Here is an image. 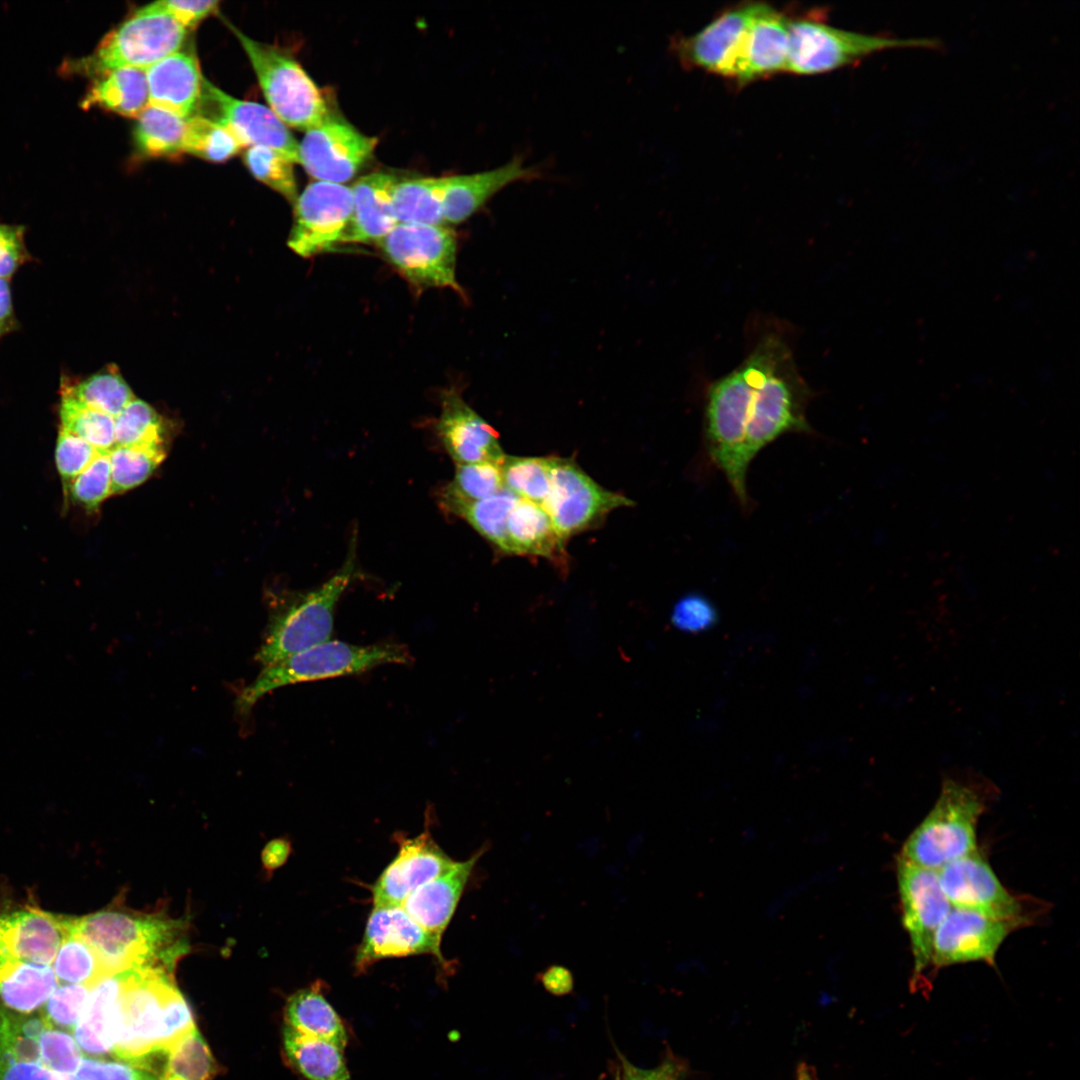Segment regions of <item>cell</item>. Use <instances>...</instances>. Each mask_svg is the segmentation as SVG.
I'll use <instances>...</instances> for the list:
<instances>
[{"label":"cell","mask_w":1080,"mask_h":1080,"mask_svg":"<svg viewBox=\"0 0 1080 1080\" xmlns=\"http://www.w3.org/2000/svg\"><path fill=\"white\" fill-rule=\"evenodd\" d=\"M810 398L791 345L776 332L762 336L736 369L710 385L708 451L735 495L746 493L748 466L762 448L788 432L810 433Z\"/></svg>","instance_id":"obj_1"},{"label":"cell","mask_w":1080,"mask_h":1080,"mask_svg":"<svg viewBox=\"0 0 1080 1080\" xmlns=\"http://www.w3.org/2000/svg\"><path fill=\"white\" fill-rule=\"evenodd\" d=\"M241 148L236 138L219 124L200 115L187 119L183 153L208 161L224 162L235 156Z\"/></svg>","instance_id":"obj_45"},{"label":"cell","mask_w":1080,"mask_h":1080,"mask_svg":"<svg viewBox=\"0 0 1080 1080\" xmlns=\"http://www.w3.org/2000/svg\"><path fill=\"white\" fill-rule=\"evenodd\" d=\"M896 877L903 926L913 956V984L932 967L934 937L952 906L945 896L936 870L898 856Z\"/></svg>","instance_id":"obj_13"},{"label":"cell","mask_w":1080,"mask_h":1080,"mask_svg":"<svg viewBox=\"0 0 1080 1080\" xmlns=\"http://www.w3.org/2000/svg\"><path fill=\"white\" fill-rule=\"evenodd\" d=\"M291 849V844L286 839L280 838L270 841L262 852L263 866L268 871L279 868L287 861Z\"/></svg>","instance_id":"obj_57"},{"label":"cell","mask_w":1080,"mask_h":1080,"mask_svg":"<svg viewBox=\"0 0 1080 1080\" xmlns=\"http://www.w3.org/2000/svg\"><path fill=\"white\" fill-rule=\"evenodd\" d=\"M166 457V448L115 445L109 451L111 495L124 493L145 482Z\"/></svg>","instance_id":"obj_42"},{"label":"cell","mask_w":1080,"mask_h":1080,"mask_svg":"<svg viewBox=\"0 0 1080 1080\" xmlns=\"http://www.w3.org/2000/svg\"><path fill=\"white\" fill-rule=\"evenodd\" d=\"M616 1080H622L620 1074H617Z\"/></svg>","instance_id":"obj_60"},{"label":"cell","mask_w":1080,"mask_h":1080,"mask_svg":"<svg viewBox=\"0 0 1080 1080\" xmlns=\"http://www.w3.org/2000/svg\"><path fill=\"white\" fill-rule=\"evenodd\" d=\"M1019 927L1013 921L952 907L935 934L932 967L967 962L993 965L1001 944Z\"/></svg>","instance_id":"obj_18"},{"label":"cell","mask_w":1080,"mask_h":1080,"mask_svg":"<svg viewBox=\"0 0 1080 1080\" xmlns=\"http://www.w3.org/2000/svg\"><path fill=\"white\" fill-rule=\"evenodd\" d=\"M504 488L501 464L493 461L457 464L454 478L442 493V503L457 515L465 505Z\"/></svg>","instance_id":"obj_37"},{"label":"cell","mask_w":1080,"mask_h":1080,"mask_svg":"<svg viewBox=\"0 0 1080 1080\" xmlns=\"http://www.w3.org/2000/svg\"><path fill=\"white\" fill-rule=\"evenodd\" d=\"M378 139L367 136L333 112L305 131L299 163L315 181L344 184L372 157Z\"/></svg>","instance_id":"obj_15"},{"label":"cell","mask_w":1080,"mask_h":1080,"mask_svg":"<svg viewBox=\"0 0 1080 1080\" xmlns=\"http://www.w3.org/2000/svg\"><path fill=\"white\" fill-rule=\"evenodd\" d=\"M16 327L11 289L7 279L0 278V338Z\"/></svg>","instance_id":"obj_58"},{"label":"cell","mask_w":1080,"mask_h":1080,"mask_svg":"<svg viewBox=\"0 0 1080 1080\" xmlns=\"http://www.w3.org/2000/svg\"><path fill=\"white\" fill-rule=\"evenodd\" d=\"M195 115L224 127L242 147L266 146L292 163H299V143L270 108L236 99L205 78Z\"/></svg>","instance_id":"obj_16"},{"label":"cell","mask_w":1080,"mask_h":1080,"mask_svg":"<svg viewBox=\"0 0 1080 1080\" xmlns=\"http://www.w3.org/2000/svg\"><path fill=\"white\" fill-rule=\"evenodd\" d=\"M187 119L148 106L137 118L134 131L138 151L148 157H168L183 153Z\"/></svg>","instance_id":"obj_36"},{"label":"cell","mask_w":1080,"mask_h":1080,"mask_svg":"<svg viewBox=\"0 0 1080 1080\" xmlns=\"http://www.w3.org/2000/svg\"><path fill=\"white\" fill-rule=\"evenodd\" d=\"M542 177L541 170L528 165L521 156L505 164L471 174L448 176L443 202L445 224H459L475 214L494 195L518 182H530Z\"/></svg>","instance_id":"obj_25"},{"label":"cell","mask_w":1080,"mask_h":1080,"mask_svg":"<svg viewBox=\"0 0 1080 1080\" xmlns=\"http://www.w3.org/2000/svg\"><path fill=\"white\" fill-rule=\"evenodd\" d=\"M789 20L766 3L751 20L739 49L733 78L746 84L778 72H786Z\"/></svg>","instance_id":"obj_24"},{"label":"cell","mask_w":1080,"mask_h":1080,"mask_svg":"<svg viewBox=\"0 0 1080 1080\" xmlns=\"http://www.w3.org/2000/svg\"><path fill=\"white\" fill-rule=\"evenodd\" d=\"M797 1080H814L809 1068L805 1064H801L797 1070Z\"/></svg>","instance_id":"obj_59"},{"label":"cell","mask_w":1080,"mask_h":1080,"mask_svg":"<svg viewBox=\"0 0 1080 1080\" xmlns=\"http://www.w3.org/2000/svg\"><path fill=\"white\" fill-rule=\"evenodd\" d=\"M941 888L954 908L1013 921L1022 927L1029 921L1023 903L1000 882L977 851L958 858L938 871Z\"/></svg>","instance_id":"obj_17"},{"label":"cell","mask_w":1080,"mask_h":1080,"mask_svg":"<svg viewBox=\"0 0 1080 1080\" xmlns=\"http://www.w3.org/2000/svg\"><path fill=\"white\" fill-rule=\"evenodd\" d=\"M448 177H420L398 181L392 204L398 223L446 225L443 202Z\"/></svg>","instance_id":"obj_35"},{"label":"cell","mask_w":1080,"mask_h":1080,"mask_svg":"<svg viewBox=\"0 0 1080 1080\" xmlns=\"http://www.w3.org/2000/svg\"><path fill=\"white\" fill-rule=\"evenodd\" d=\"M503 486L521 499L543 505L550 491V457L505 455Z\"/></svg>","instance_id":"obj_41"},{"label":"cell","mask_w":1080,"mask_h":1080,"mask_svg":"<svg viewBox=\"0 0 1080 1080\" xmlns=\"http://www.w3.org/2000/svg\"><path fill=\"white\" fill-rule=\"evenodd\" d=\"M835 873L834 868H825L800 882L786 887L769 901L765 909V914L769 918L778 917L791 905V903L807 891H810L814 887L831 883L835 877Z\"/></svg>","instance_id":"obj_54"},{"label":"cell","mask_w":1080,"mask_h":1080,"mask_svg":"<svg viewBox=\"0 0 1080 1080\" xmlns=\"http://www.w3.org/2000/svg\"><path fill=\"white\" fill-rule=\"evenodd\" d=\"M550 481L542 507L563 540L592 527L612 510L633 505L596 483L572 459L550 457Z\"/></svg>","instance_id":"obj_12"},{"label":"cell","mask_w":1080,"mask_h":1080,"mask_svg":"<svg viewBox=\"0 0 1080 1080\" xmlns=\"http://www.w3.org/2000/svg\"><path fill=\"white\" fill-rule=\"evenodd\" d=\"M283 1042L290 1063L307 1080H351L343 1048L338 1045L300 1034L287 1026Z\"/></svg>","instance_id":"obj_34"},{"label":"cell","mask_w":1080,"mask_h":1080,"mask_svg":"<svg viewBox=\"0 0 1080 1080\" xmlns=\"http://www.w3.org/2000/svg\"><path fill=\"white\" fill-rule=\"evenodd\" d=\"M114 420L115 445L165 448L161 417L148 403L135 398Z\"/></svg>","instance_id":"obj_43"},{"label":"cell","mask_w":1080,"mask_h":1080,"mask_svg":"<svg viewBox=\"0 0 1080 1080\" xmlns=\"http://www.w3.org/2000/svg\"><path fill=\"white\" fill-rule=\"evenodd\" d=\"M398 853L371 887L374 906H402L418 887L454 862L435 842L428 825L413 838L398 835Z\"/></svg>","instance_id":"obj_21"},{"label":"cell","mask_w":1080,"mask_h":1080,"mask_svg":"<svg viewBox=\"0 0 1080 1080\" xmlns=\"http://www.w3.org/2000/svg\"><path fill=\"white\" fill-rule=\"evenodd\" d=\"M99 452L76 435L59 429L55 460L64 489L90 465Z\"/></svg>","instance_id":"obj_50"},{"label":"cell","mask_w":1080,"mask_h":1080,"mask_svg":"<svg viewBox=\"0 0 1080 1080\" xmlns=\"http://www.w3.org/2000/svg\"><path fill=\"white\" fill-rule=\"evenodd\" d=\"M149 106L144 68L126 67L94 78L81 101V107L101 109L128 118H138Z\"/></svg>","instance_id":"obj_31"},{"label":"cell","mask_w":1080,"mask_h":1080,"mask_svg":"<svg viewBox=\"0 0 1080 1080\" xmlns=\"http://www.w3.org/2000/svg\"><path fill=\"white\" fill-rule=\"evenodd\" d=\"M318 981L294 993L287 1001V1027L314 1038L346 1046L348 1037L342 1020L323 995Z\"/></svg>","instance_id":"obj_33"},{"label":"cell","mask_w":1080,"mask_h":1080,"mask_svg":"<svg viewBox=\"0 0 1080 1080\" xmlns=\"http://www.w3.org/2000/svg\"><path fill=\"white\" fill-rule=\"evenodd\" d=\"M59 416L61 429L76 435L96 450L110 451L115 446L114 417L62 394Z\"/></svg>","instance_id":"obj_40"},{"label":"cell","mask_w":1080,"mask_h":1080,"mask_svg":"<svg viewBox=\"0 0 1080 1080\" xmlns=\"http://www.w3.org/2000/svg\"><path fill=\"white\" fill-rule=\"evenodd\" d=\"M188 30L161 13L134 15L107 33L95 50L63 64V71L99 77L126 68H148L179 51Z\"/></svg>","instance_id":"obj_9"},{"label":"cell","mask_w":1080,"mask_h":1080,"mask_svg":"<svg viewBox=\"0 0 1080 1080\" xmlns=\"http://www.w3.org/2000/svg\"><path fill=\"white\" fill-rule=\"evenodd\" d=\"M71 499L88 511L96 510L111 496V466L109 451L99 452L90 465L65 489Z\"/></svg>","instance_id":"obj_48"},{"label":"cell","mask_w":1080,"mask_h":1080,"mask_svg":"<svg viewBox=\"0 0 1080 1080\" xmlns=\"http://www.w3.org/2000/svg\"><path fill=\"white\" fill-rule=\"evenodd\" d=\"M679 1069L672 1062H665L653 1069H642L627 1062L623 1065L622 1080H678Z\"/></svg>","instance_id":"obj_55"},{"label":"cell","mask_w":1080,"mask_h":1080,"mask_svg":"<svg viewBox=\"0 0 1080 1080\" xmlns=\"http://www.w3.org/2000/svg\"><path fill=\"white\" fill-rule=\"evenodd\" d=\"M230 28L250 60L270 109L286 126L306 131L332 113L322 92L293 56Z\"/></svg>","instance_id":"obj_8"},{"label":"cell","mask_w":1080,"mask_h":1080,"mask_svg":"<svg viewBox=\"0 0 1080 1080\" xmlns=\"http://www.w3.org/2000/svg\"><path fill=\"white\" fill-rule=\"evenodd\" d=\"M411 661L409 650L399 643L364 646L327 640L264 666L256 679L237 696L235 710L240 716H248L262 697L286 685L360 674L382 665L409 664Z\"/></svg>","instance_id":"obj_6"},{"label":"cell","mask_w":1080,"mask_h":1080,"mask_svg":"<svg viewBox=\"0 0 1080 1080\" xmlns=\"http://www.w3.org/2000/svg\"><path fill=\"white\" fill-rule=\"evenodd\" d=\"M68 929L93 949L105 975L147 966L171 972L186 951L183 923L161 913L103 910L68 919Z\"/></svg>","instance_id":"obj_4"},{"label":"cell","mask_w":1080,"mask_h":1080,"mask_svg":"<svg viewBox=\"0 0 1080 1080\" xmlns=\"http://www.w3.org/2000/svg\"><path fill=\"white\" fill-rule=\"evenodd\" d=\"M507 534L510 554L559 559L564 553L565 540L545 509L534 502L517 500L508 518Z\"/></svg>","instance_id":"obj_32"},{"label":"cell","mask_w":1080,"mask_h":1080,"mask_svg":"<svg viewBox=\"0 0 1080 1080\" xmlns=\"http://www.w3.org/2000/svg\"><path fill=\"white\" fill-rule=\"evenodd\" d=\"M518 499L513 492L503 488L492 496L465 505L457 515L499 550L510 554L507 522Z\"/></svg>","instance_id":"obj_39"},{"label":"cell","mask_w":1080,"mask_h":1080,"mask_svg":"<svg viewBox=\"0 0 1080 1080\" xmlns=\"http://www.w3.org/2000/svg\"><path fill=\"white\" fill-rule=\"evenodd\" d=\"M145 70L150 106L184 119L196 114L204 78L194 54L179 50Z\"/></svg>","instance_id":"obj_27"},{"label":"cell","mask_w":1080,"mask_h":1080,"mask_svg":"<svg viewBox=\"0 0 1080 1080\" xmlns=\"http://www.w3.org/2000/svg\"><path fill=\"white\" fill-rule=\"evenodd\" d=\"M429 954L447 965L441 942L414 921L402 906H374L355 954V968L365 971L377 961Z\"/></svg>","instance_id":"obj_19"},{"label":"cell","mask_w":1080,"mask_h":1080,"mask_svg":"<svg viewBox=\"0 0 1080 1080\" xmlns=\"http://www.w3.org/2000/svg\"><path fill=\"white\" fill-rule=\"evenodd\" d=\"M761 3L730 8L697 33L673 40L672 49L680 63L733 78L739 49Z\"/></svg>","instance_id":"obj_20"},{"label":"cell","mask_w":1080,"mask_h":1080,"mask_svg":"<svg viewBox=\"0 0 1080 1080\" xmlns=\"http://www.w3.org/2000/svg\"><path fill=\"white\" fill-rule=\"evenodd\" d=\"M934 38H898L839 29L812 19L789 20L786 72L813 75L834 71L894 48H937Z\"/></svg>","instance_id":"obj_10"},{"label":"cell","mask_w":1080,"mask_h":1080,"mask_svg":"<svg viewBox=\"0 0 1080 1080\" xmlns=\"http://www.w3.org/2000/svg\"><path fill=\"white\" fill-rule=\"evenodd\" d=\"M294 205L288 246L296 254L311 257L345 243L353 211L351 187L313 181L298 195Z\"/></svg>","instance_id":"obj_14"},{"label":"cell","mask_w":1080,"mask_h":1080,"mask_svg":"<svg viewBox=\"0 0 1080 1080\" xmlns=\"http://www.w3.org/2000/svg\"><path fill=\"white\" fill-rule=\"evenodd\" d=\"M487 850L481 847L464 861H454L443 873L418 887L402 907L421 927L441 942L476 863Z\"/></svg>","instance_id":"obj_26"},{"label":"cell","mask_w":1080,"mask_h":1080,"mask_svg":"<svg viewBox=\"0 0 1080 1080\" xmlns=\"http://www.w3.org/2000/svg\"><path fill=\"white\" fill-rule=\"evenodd\" d=\"M719 614L714 603L698 592L682 596L673 606L672 624L682 632L699 633L717 624Z\"/></svg>","instance_id":"obj_49"},{"label":"cell","mask_w":1080,"mask_h":1080,"mask_svg":"<svg viewBox=\"0 0 1080 1080\" xmlns=\"http://www.w3.org/2000/svg\"><path fill=\"white\" fill-rule=\"evenodd\" d=\"M53 970L56 977L66 984H81L90 988L106 976L93 949L70 932L57 951Z\"/></svg>","instance_id":"obj_46"},{"label":"cell","mask_w":1080,"mask_h":1080,"mask_svg":"<svg viewBox=\"0 0 1080 1080\" xmlns=\"http://www.w3.org/2000/svg\"><path fill=\"white\" fill-rule=\"evenodd\" d=\"M69 934L68 919L27 907L0 913V956L50 965Z\"/></svg>","instance_id":"obj_23"},{"label":"cell","mask_w":1080,"mask_h":1080,"mask_svg":"<svg viewBox=\"0 0 1080 1080\" xmlns=\"http://www.w3.org/2000/svg\"><path fill=\"white\" fill-rule=\"evenodd\" d=\"M994 794L982 776L961 771L946 775L927 816L906 839L900 856L938 871L976 851V827Z\"/></svg>","instance_id":"obj_5"},{"label":"cell","mask_w":1080,"mask_h":1080,"mask_svg":"<svg viewBox=\"0 0 1080 1080\" xmlns=\"http://www.w3.org/2000/svg\"><path fill=\"white\" fill-rule=\"evenodd\" d=\"M161 1078L208 1080L215 1072L212 1054L197 1028L179 1040L167 1053Z\"/></svg>","instance_id":"obj_44"},{"label":"cell","mask_w":1080,"mask_h":1080,"mask_svg":"<svg viewBox=\"0 0 1080 1080\" xmlns=\"http://www.w3.org/2000/svg\"><path fill=\"white\" fill-rule=\"evenodd\" d=\"M50 965L0 956V1002L20 1013H31L49 999L57 986Z\"/></svg>","instance_id":"obj_30"},{"label":"cell","mask_w":1080,"mask_h":1080,"mask_svg":"<svg viewBox=\"0 0 1080 1080\" xmlns=\"http://www.w3.org/2000/svg\"><path fill=\"white\" fill-rule=\"evenodd\" d=\"M436 427L442 444L457 464L482 461L501 464L505 458L497 431L456 390L443 394Z\"/></svg>","instance_id":"obj_22"},{"label":"cell","mask_w":1080,"mask_h":1080,"mask_svg":"<svg viewBox=\"0 0 1080 1080\" xmlns=\"http://www.w3.org/2000/svg\"><path fill=\"white\" fill-rule=\"evenodd\" d=\"M354 546L330 579L296 595L271 616L255 655L257 662L267 666L330 640L336 604L356 576Z\"/></svg>","instance_id":"obj_7"},{"label":"cell","mask_w":1080,"mask_h":1080,"mask_svg":"<svg viewBox=\"0 0 1080 1080\" xmlns=\"http://www.w3.org/2000/svg\"><path fill=\"white\" fill-rule=\"evenodd\" d=\"M218 1L162 0L139 8L142 13H161L170 16L184 28L191 29L218 9Z\"/></svg>","instance_id":"obj_52"},{"label":"cell","mask_w":1080,"mask_h":1080,"mask_svg":"<svg viewBox=\"0 0 1080 1080\" xmlns=\"http://www.w3.org/2000/svg\"><path fill=\"white\" fill-rule=\"evenodd\" d=\"M0 1080H155L137 1066L84 1057L71 1035L45 1016L0 1002Z\"/></svg>","instance_id":"obj_2"},{"label":"cell","mask_w":1080,"mask_h":1080,"mask_svg":"<svg viewBox=\"0 0 1080 1080\" xmlns=\"http://www.w3.org/2000/svg\"><path fill=\"white\" fill-rule=\"evenodd\" d=\"M398 178L386 172H373L359 178L353 186V211L345 242H379L397 224L392 196Z\"/></svg>","instance_id":"obj_28"},{"label":"cell","mask_w":1080,"mask_h":1080,"mask_svg":"<svg viewBox=\"0 0 1080 1080\" xmlns=\"http://www.w3.org/2000/svg\"><path fill=\"white\" fill-rule=\"evenodd\" d=\"M378 245L416 288H451L462 293L455 275L457 239L450 227L398 223Z\"/></svg>","instance_id":"obj_11"},{"label":"cell","mask_w":1080,"mask_h":1080,"mask_svg":"<svg viewBox=\"0 0 1080 1080\" xmlns=\"http://www.w3.org/2000/svg\"><path fill=\"white\" fill-rule=\"evenodd\" d=\"M544 988L557 996L570 993L573 989V976L569 969L560 965H552L538 975Z\"/></svg>","instance_id":"obj_56"},{"label":"cell","mask_w":1080,"mask_h":1080,"mask_svg":"<svg viewBox=\"0 0 1080 1080\" xmlns=\"http://www.w3.org/2000/svg\"><path fill=\"white\" fill-rule=\"evenodd\" d=\"M61 394L114 418L135 399L125 380L112 368L74 384L64 380Z\"/></svg>","instance_id":"obj_38"},{"label":"cell","mask_w":1080,"mask_h":1080,"mask_svg":"<svg viewBox=\"0 0 1080 1080\" xmlns=\"http://www.w3.org/2000/svg\"><path fill=\"white\" fill-rule=\"evenodd\" d=\"M244 162L251 174L281 194L289 202L295 203L297 184L291 161L275 150L261 145L250 146L244 153Z\"/></svg>","instance_id":"obj_47"},{"label":"cell","mask_w":1080,"mask_h":1080,"mask_svg":"<svg viewBox=\"0 0 1080 1080\" xmlns=\"http://www.w3.org/2000/svg\"><path fill=\"white\" fill-rule=\"evenodd\" d=\"M123 983V974L106 975L90 988L75 1024L74 1036L90 1056L112 1055V1021Z\"/></svg>","instance_id":"obj_29"},{"label":"cell","mask_w":1080,"mask_h":1080,"mask_svg":"<svg viewBox=\"0 0 1080 1080\" xmlns=\"http://www.w3.org/2000/svg\"><path fill=\"white\" fill-rule=\"evenodd\" d=\"M90 987L81 984H66L55 989L46 1001V1016L60 1026L72 1027L76 1024L84 1008Z\"/></svg>","instance_id":"obj_51"},{"label":"cell","mask_w":1080,"mask_h":1080,"mask_svg":"<svg viewBox=\"0 0 1080 1080\" xmlns=\"http://www.w3.org/2000/svg\"><path fill=\"white\" fill-rule=\"evenodd\" d=\"M22 225L0 224V278L9 279L28 259Z\"/></svg>","instance_id":"obj_53"},{"label":"cell","mask_w":1080,"mask_h":1080,"mask_svg":"<svg viewBox=\"0 0 1080 1080\" xmlns=\"http://www.w3.org/2000/svg\"><path fill=\"white\" fill-rule=\"evenodd\" d=\"M171 972L141 967L122 972L112 1021V1056L144 1069L153 1054H166L194 1027L190 1008Z\"/></svg>","instance_id":"obj_3"}]
</instances>
